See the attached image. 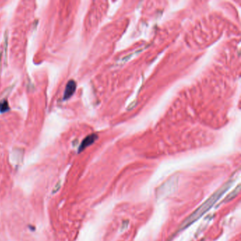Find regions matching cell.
Segmentation results:
<instances>
[{"label": "cell", "instance_id": "6", "mask_svg": "<svg viewBox=\"0 0 241 241\" xmlns=\"http://www.w3.org/2000/svg\"><path fill=\"white\" fill-rule=\"evenodd\" d=\"M239 189H240V185H238V187L236 188V189H235V190H233V191L230 194H229L228 197H227V198H226V201H228L229 199H231L232 198H233V197H235V195L238 193V192H239Z\"/></svg>", "mask_w": 241, "mask_h": 241}, {"label": "cell", "instance_id": "8", "mask_svg": "<svg viewBox=\"0 0 241 241\" xmlns=\"http://www.w3.org/2000/svg\"><path fill=\"white\" fill-rule=\"evenodd\" d=\"M1 59H2V52H0V73H1Z\"/></svg>", "mask_w": 241, "mask_h": 241}, {"label": "cell", "instance_id": "1", "mask_svg": "<svg viewBox=\"0 0 241 241\" xmlns=\"http://www.w3.org/2000/svg\"><path fill=\"white\" fill-rule=\"evenodd\" d=\"M232 183H233V181L229 180L228 182L226 183L222 187L220 188L219 190H218L214 194H213L212 196H211L205 202L203 203V204H201L198 209H197L191 215L189 216V217L185 220V221L183 223L182 225H181L180 228L181 230H183V229L187 228L188 226L193 224L194 221H196L199 218L202 217L206 212H207V211L209 210L214 205L216 202L221 198L222 195L228 190V188L232 185Z\"/></svg>", "mask_w": 241, "mask_h": 241}, {"label": "cell", "instance_id": "5", "mask_svg": "<svg viewBox=\"0 0 241 241\" xmlns=\"http://www.w3.org/2000/svg\"><path fill=\"white\" fill-rule=\"evenodd\" d=\"M7 49H8V31H6L4 34V57H5V63H7Z\"/></svg>", "mask_w": 241, "mask_h": 241}, {"label": "cell", "instance_id": "3", "mask_svg": "<svg viewBox=\"0 0 241 241\" xmlns=\"http://www.w3.org/2000/svg\"><path fill=\"white\" fill-rule=\"evenodd\" d=\"M97 139H98V136L95 134H90L88 135V136H87L86 138L83 140V141L81 142V145H80L79 149V152H81V151L84 150V149L88 147V146H91V144H93Z\"/></svg>", "mask_w": 241, "mask_h": 241}, {"label": "cell", "instance_id": "7", "mask_svg": "<svg viewBox=\"0 0 241 241\" xmlns=\"http://www.w3.org/2000/svg\"><path fill=\"white\" fill-rule=\"evenodd\" d=\"M60 187H61V181H59V182L56 184L55 187H54L53 191H52V194H55V192L58 191V190H59V188H60Z\"/></svg>", "mask_w": 241, "mask_h": 241}, {"label": "cell", "instance_id": "4", "mask_svg": "<svg viewBox=\"0 0 241 241\" xmlns=\"http://www.w3.org/2000/svg\"><path fill=\"white\" fill-rule=\"evenodd\" d=\"M9 103L6 100H3L0 102V112L1 113H4V112L9 111Z\"/></svg>", "mask_w": 241, "mask_h": 241}, {"label": "cell", "instance_id": "2", "mask_svg": "<svg viewBox=\"0 0 241 241\" xmlns=\"http://www.w3.org/2000/svg\"><path fill=\"white\" fill-rule=\"evenodd\" d=\"M76 88H77V84H76V82L74 80H70L66 86L65 93H64L63 100H68L69 98L72 97L73 94L75 92Z\"/></svg>", "mask_w": 241, "mask_h": 241}]
</instances>
